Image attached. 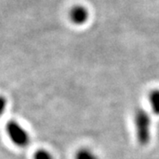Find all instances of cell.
Listing matches in <instances>:
<instances>
[{"label": "cell", "mask_w": 159, "mask_h": 159, "mask_svg": "<svg viewBox=\"0 0 159 159\" xmlns=\"http://www.w3.org/2000/svg\"><path fill=\"white\" fill-rule=\"evenodd\" d=\"M134 123L137 142L142 146H146L151 138V119L148 111L142 108L136 109L134 115Z\"/></svg>", "instance_id": "1"}, {"label": "cell", "mask_w": 159, "mask_h": 159, "mask_svg": "<svg viewBox=\"0 0 159 159\" xmlns=\"http://www.w3.org/2000/svg\"><path fill=\"white\" fill-rule=\"evenodd\" d=\"M6 130L10 141L16 147L26 148L29 146L31 141L30 134L18 121L14 119L9 120L6 123Z\"/></svg>", "instance_id": "2"}, {"label": "cell", "mask_w": 159, "mask_h": 159, "mask_svg": "<svg viewBox=\"0 0 159 159\" xmlns=\"http://www.w3.org/2000/svg\"><path fill=\"white\" fill-rule=\"evenodd\" d=\"M70 18L75 24H82L88 19V11L82 6H75L70 11Z\"/></svg>", "instance_id": "3"}, {"label": "cell", "mask_w": 159, "mask_h": 159, "mask_svg": "<svg viewBox=\"0 0 159 159\" xmlns=\"http://www.w3.org/2000/svg\"><path fill=\"white\" fill-rule=\"evenodd\" d=\"M148 100L151 111L156 115H159V89H155L148 93Z\"/></svg>", "instance_id": "4"}, {"label": "cell", "mask_w": 159, "mask_h": 159, "mask_svg": "<svg viewBox=\"0 0 159 159\" xmlns=\"http://www.w3.org/2000/svg\"><path fill=\"white\" fill-rule=\"evenodd\" d=\"M74 159H100L97 154L89 148H80L74 154Z\"/></svg>", "instance_id": "5"}, {"label": "cell", "mask_w": 159, "mask_h": 159, "mask_svg": "<svg viewBox=\"0 0 159 159\" xmlns=\"http://www.w3.org/2000/svg\"><path fill=\"white\" fill-rule=\"evenodd\" d=\"M34 159H54L53 155L46 148H38L35 150L34 156Z\"/></svg>", "instance_id": "6"}, {"label": "cell", "mask_w": 159, "mask_h": 159, "mask_svg": "<svg viewBox=\"0 0 159 159\" xmlns=\"http://www.w3.org/2000/svg\"><path fill=\"white\" fill-rule=\"evenodd\" d=\"M7 107V99L6 97L0 95V117L5 113Z\"/></svg>", "instance_id": "7"}]
</instances>
